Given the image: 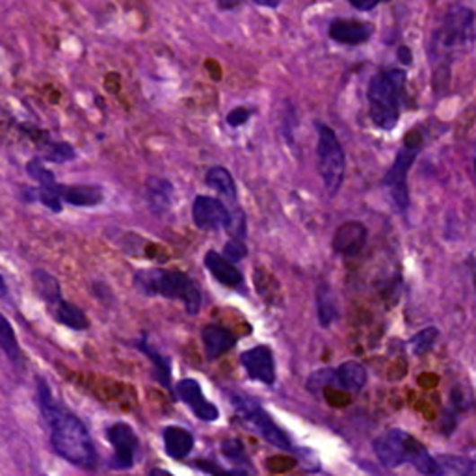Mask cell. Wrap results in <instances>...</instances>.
I'll return each instance as SVG.
<instances>
[{
    "mask_svg": "<svg viewBox=\"0 0 476 476\" xmlns=\"http://www.w3.org/2000/svg\"><path fill=\"white\" fill-rule=\"evenodd\" d=\"M375 453L378 460L389 469L411 463L420 474L443 476V467L437 460L432 458V454L427 451V446L404 430L394 428L382 434L375 441Z\"/></svg>",
    "mask_w": 476,
    "mask_h": 476,
    "instance_id": "obj_1",
    "label": "cell"
},
{
    "mask_svg": "<svg viewBox=\"0 0 476 476\" xmlns=\"http://www.w3.org/2000/svg\"><path fill=\"white\" fill-rule=\"evenodd\" d=\"M406 86L404 69H387L368 83L366 99L370 119L382 130H392L401 119V102Z\"/></svg>",
    "mask_w": 476,
    "mask_h": 476,
    "instance_id": "obj_2",
    "label": "cell"
},
{
    "mask_svg": "<svg viewBox=\"0 0 476 476\" xmlns=\"http://www.w3.org/2000/svg\"><path fill=\"white\" fill-rule=\"evenodd\" d=\"M48 427L50 443L64 460L83 469H93L97 465L95 446L81 419L62 410Z\"/></svg>",
    "mask_w": 476,
    "mask_h": 476,
    "instance_id": "obj_3",
    "label": "cell"
},
{
    "mask_svg": "<svg viewBox=\"0 0 476 476\" xmlns=\"http://www.w3.org/2000/svg\"><path fill=\"white\" fill-rule=\"evenodd\" d=\"M135 285L147 296L181 300L189 314H198L201 309V293L198 285L187 274L179 270H140L135 276Z\"/></svg>",
    "mask_w": 476,
    "mask_h": 476,
    "instance_id": "obj_4",
    "label": "cell"
},
{
    "mask_svg": "<svg viewBox=\"0 0 476 476\" xmlns=\"http://www.w3.org/2000/svg\"><path fill=\"white\" fill-rule=\"evenodd\" d=\"M474 41V12L467 6L448 10L432 38V50L439 58H453Z\"/></svg>",
    "mask_w": 476,
    "mask_h": 476,
    "instance_id": "obj_5",
    "label": "cell"
},
{
    "mask_svg": "<svg viewBox=\"0 0 476 476\" xmlns=\"http://www.w3.org/2000/svg\"><path fill=\"white\" fill-rule=\"evenodd\" d=\"M422 138L419 132H410L404 140V145L396 153V158L389 172L383 177V187L396 207V210H404L410 207V190H408V173L415 163L417 154L420 153Z\"/></svg>",
    "mask_w": 476,
    "mask_h": 476,
    "instance_id": "obj_6",
    "label": "cell"
},
{
    "mask_svg": "<svg viewBox=\"0 0 476 476\" xmlns=\"http://www.w3.org/2000/svg\"><path fill=\"white\" fill-rule=\"evenodd\" d=\"M319 172L324 181V189L330 196H337L342 179H345V151L339 144L333 128L328 125H319Z\"/></svg>",
    "mask_w": 476,
    "mask_h": 476,
    "instance_id": "obj_7",
    "label": "cell"
},
{
    "mask_svg": "<svg viewBox=\"0 0 476 476\" xmlns=\"http://www.w3.org/2000/svg\"><path fill=\"white\" fill-rule=\"evenodd\" d=\"M231 402L236 408V411L244 417L248 425L264 439L267 443L283 448V451H290V441L276 427V422L269 417V413L264 411L257 402L246 399L242 394H231Z\"/></svg>",
    "mask_w": 476,
    "mask_h": 476,
    "instance_id": "obj_8",
    "label": "cell"
},
{
    "mask_svg": "<svg viewBox=\"0 0 476 476\" xmlns=\"http://www.w3.org/2000/svg\"><path fill=\"white\" fill-rule=\"evenodd\" d=\"M192 218L199 229H208V231L229 227L231 224V213L227 210V207L220 199L208 196H198L194 199Z\"/></svg>",
    "mask_w": 476,
    "mask_h": 476,
    "instance_id": "obj_9",
    "label": "cell"
},
{
    "mask_svg": "<svg viewBox=\"0 0 476 476\" xmlns=\"http://www.w3.org/2000/svg\"><path fill=\"white\" fill-rule=\"evenodd\" d=\"M109 441L114 446V467L128 469L135 465L138 454V437L128 425L119 422L107 430Z\"/></svg>",
    "mask_w": 476,
    "mask_h": 476,
    "instance_id": "obj_10",
    "label": "cell"
},
{
    "mask_svg": "<svg viewBox=\"0 0 476 476\" xmlns=\"http://www.w3.org/2000/svg\"><path fill=\"white\" fill-rule=\"evenodd\" d=\"M241 363L251 380L260 382L264 385H272L276 382L274 356L269 347H257L242 352Z\"/></svg>",
    "mask_w": 476,
    "mask_h": 476,
    "instance_id": "obj_11",
    "label": "cell"
},
{
    "mask_svg": "<svg viewBox=\"0 0 476 476\" xmlns=\"http://www.w3.org/2000/svg\"><path fill=\"white\" fill-rule=\"evenodd\" d=\"M177 396L194 411L198 419L205 422H215L220 417L218 408L205 399L199 383L194 378H184L179 382Z\"/></svg>",
    "mask_w": 476,
    "mask_h": 476,
    "instance_id": "obj_12",
    "label": "cell"
},
{
    "mask_svg": "<svg viewBox=\"0 0 476 476\" xmlns=\"http://www.w3.org/2000/svg\"><path fill=\"white\" fill-rule=\"evenodd\" d=\"M330 38L342 45H363L366 43L375 34V26L370 22L363 21H352V19H335L330 24Z\"/></svg>",
    "mask_w": 476,
    "mask_h": 476,
    "instance_id": "obj_13",
    "label": "cell"
},
{
    "mask_svg": "<svg viewBox=\"0 0 476 476\" xmlns=\"http://www.w3.org/2000/svg\"><path fill=\"white\" fill-rule=\"evenodd\" d=\"M366 238L368 231L361 222H347L335 231L331 244L339 255L354 257L365 248Z\"/></svg>",
    "mask_w": 476,
    "mask_h": 476,
    "instance_id": "obj_14",
    "label": "cell"
},
{
    "mask_svg": "<svg viewBox=\"0 0 476 476\" xmlns=\"http://www.w3.org/2000/svg\"><path fill=\"white\" fill-rule=\"evenodd\" d=\"M205 267L222 285L229 288H238L242 285L241 270H238L225 255H220L216 251H208L205 255Z\"/></svg>",
    "mask_w": 476,
    "mask_h": 476,
    "instance_id": "obj_15",
    "label": "cell"
},
{
    "mask_svg": "<svg viewBox=\"0 0 476 476\" xmlns=\"http://www.w3.org/2000/svg\"><path fill=\"white\" fill-rule=\"evenodd\" d=\"M201 339L205 345V354L210 361L218 359L225 352H229L234 347V335L222 326H205L201 331Z\"/></svg>",
    "mask_w": 476,
    "mask_h": 476,
    "instance_id": "obj_16",
    "label": "cell"
},
{
    "mask_svg": "<svg viewBox=\"0 0 476 476\" xmlns=\"http://www.w3.org/2000/svg\"><path fill=\"white\" fill-rule=\"evenodd\" d=\"M145 194L149 208L154 215H164L170 210L173 201V187L172 182L161 177H149L145 184Z\"/></svg>",
    "mask_w": 476,
    "mask_h": 476,
    "instance_id": "obj_17",
    "label": "cell"
},
{
    "mask_svg": "<svg viewBox=\"0 0 476 476\" xmlns=\"http://www.w3.org/2000/svg\"><path fill=\"white\" fill-rule=\"evenodd\" d=\"M316 314L322 328H330L339 319V304L333 288L328 283L316 286Z\"/></svg>",
    "mask_w": 476,
    "mask_h": 476,
    "instance_id": "obj_18",
    "label": "cell"
},
{
    "mask_svg": "<svg viewBox=\"0 0 476 476\" xmlns=\"http://www.w3.org/2000/svg\"><path fill=\"white\" fill-rule=\"evenodd\" d=\"M163 437H164L166 453L175 460L187 458L194 448V437L190 432H187L184 428L168 427V428H164Z\"/></svg>",
    "mask_w": 476,
    "mask_h": 476,
    "instance_id": "obj_19",
    "label": "cell"
},
{
    "mask_svg": "<svg viewBox=\"0 0 476 476\" xmlns=\"http://www.w3.org/2000/svg\"><path fill=\"white\" fill-rule=\"evenodd\" d=\"M366 383V370L357 361H347L337 368V387L350 392L363 389Z\"/></svg>",
    "mask_w": 476,
    "mask_h": 476,
    "instance_id": "obj_20",
    "label": "cell"
},
{
    "mask_svg": "<svg viewBox=\"0 0 476 476\" xmlns=\"http://www.w3.org/2000/svg\"><path fill=\"white\" fill-rule=\"evenodd\" d=\"M60 198L75 207H93L102 201V192L97 187H84V184H78V187L60 184Z\"/></svg>",
    "mask_w": 476,
    "mask_h": 476,
    "instance_id": "obj_21",
    "label": "cell"
},
{
    "mask_svg": "<svg viewBox=\"0 0 476 476\" xmlns=\"http://www.w3.org/2000/svg\"><path fill=\"white\" fill-rule=\"evenodd\" d=\"M207 184L213 190H216L220 196H224L227 201L236 203V187H234V181L231 177V173L222 168V166H215L210 168L205 175Z\"/></svg>",
    "mask_w": 476,
    "mask_h": 476,
    "instance_id": "obj_22",
    "label": "cell"
},
{
    "mask_svg": "<svg viewBox=\"0 0 476 476\" xmlns=\"http://www.w3.org/2000/svg\"><path fill=\"white\" fill-rule=\"evenodd\" d=\"M52 313H55V319L71 328V330H86L88 328V319H86V314L78 309L76 305L69 304V302H64L60 300L57 305H52Z\"/></svg>",
    "mask_w": 476,
    "mask_h": 476,
    "instance_id": "obj_23",
    "label": "cell"
},
{
    "mask_svg": "<svg viewBox=\"0 0 476 476\" xmlns=\"http://www.w3.org/2000/svg\"><path fill=\"white\" fill-rule=\"evenodd\" d=\"M34 283H36V288L40 296L52 305H57L60 300H62V295H60V285L58 281L52 278L48 272H43V270H36L34 272Z\"/></svg>",
    "mask_w": 476,
    "mask_h": 476,
    "instance_id": "obj_24",
    "label": "cell"
},
{
    "mask_svg": "<svg viewBox=\"0 0 476 476\" xmlns=\"http://www.w3.org/2000/svg\"><path fill=\"white\" fill-rule=\"evenodd\" d=\"M138 348L153 361L154 365V376L158 380V383H163V385H170V375H172V370H170V361L166 357H163L161 354H156L147 342H138Z\"/></svg>",
    "mask_w": 476,
    "mask_h": 476,
    "instance_id": "obj_25",
    "label": "cell"
},
{
    "mask_svg": "<svg viewBox=\"0 0 476 476\" xmlns=\"http://www.w3.org/2000/svg\"><path fill=\"white\" fill-rule=\"evenodd\" d=\"M38 404H40V410H41V415L43 419L47 420V425H50L52 420H55L58 417V413L62 411L55 399H52V394H50V389L47 385V382L43 380H38Z\"/></svg>",
    "mask_w": 476,
    "mask_h": 476,
    "instance_id": "obj_26",
    "label": "cell"
},
{
    "mask_svg": "<svg viewBox=\"0 0 476 476\" xmlns=\"http://www.w3.org/2000/svg\"><path fill=\"white\" fill-rule=\"evenodd\" d=\"M439 337V331L437 328H425V330H420L417 335L411 337L410 340V347L413 350V354L417 356H422V354H427L434 348L436 345V340Z\"/></svg>",
    "mask_w": 476,
    "mask_h": 476,
    "instance_id": "obj_27",
    "label": "cell"
},
{
    "mask_svg": "<svg viewBox=\"0 0 476 476\" xmlns=\"http://www.w3.org/2000/svg\"><path fill=\"white\" fill-rule=\"evenodd\" d=\"M326 387H337V368H319L307 380V389L313 392H319Z\"/></svg>",
    "mask_w": 476,
    "mask_h": 476,
    "instance_id": "obj_28",
    "label": "cell"
},
{
    "mask_svg": "<svg viewBox=\"0 0 476 476\" xmlns=\"http://www.w3.org/2000/svg\"><path fill=\"white\" fill-rule=\"evenodd\" d=\"M26 170H29L31 177L40 184V189H58L55 175H52L48 170H45L40 161H31Z\"/></svg>",
    "mask_w": 476,
    "mask_h": 476,
    "instance_id": "obj_29",
    "label": "cell"
},
{
    "mask_svg": "<svg viewBox=\"0 0 476 476\" xmlns=\"http://www.w3.org/2000/svg\"><path fill=\"white\" fill-rule=\"evenodd\" d=\"M0 342H3V350L4 354L13 361L19 363L21 354H19V347H17V340L13 335V330L10 326V322L6 319H3V335H0Z\"/></svg>",
    "mask_w": 476,
    "mask_h": 476,
    "instance_id": "obj_30",
    "label": "cell"
},
{
    "mask_svg": "<svg viewBox=\"0 0 476 476\" xmlns=\"http://www.w3.org/2000/svg\"><path fill=\"white\" fill-rule=\"evenodd\" d=\"M45 158L47 161H52V163H67V161H73L75 158V149L64 142L62 144H50Z\"/></svg>",
    "mask_w": 476,
    "mask_h": 476,
    "instance_id": "obj_31",
    "label": "cell"
},
{
    "mask_svg": "<svg viewBox=\"0 0 476 476\" xmlns=\"http://www.w3.org/2000/svg\"><path fill=\"white\" fill-rule=\"evenodd\" d=\"M229 260H241L248 255V250L244 246V242L241 241V238H233V241H229L225 244V253H224Z\"/></svg>",
    "mask_w": 476,
    "mask_h": 476,
    "instance_id": "obj_32",
    "label": "cell"
},
{
    "mask_svg": "<svg viewBox=\"0 0 476 476\" xmlns=\"http://www.w3.org/2000/svg\"><path fill=\"white\" fill-rule=\"evenodd\" d=\"M199 467H203L205 472H208L210 476H250L248 471L242 469H220L215 463H199Z\"/></svg>",
    "mask_w": 476,
    "mask_h": 476,
    "instance_id": "obj_33",
    "label": "cell"
},
{
    "mask_svg": "<svg viewBox=\"0 0 476 476\" xmlns=\"http://www.w3.org/2000/svg\"><path fill=\"white\" fill-rule=\"evenodd\" d=\"M250 118H251V110H250V109L238 107V109H234V110H231V112L227 114V123H229L231 127H241V125H244Z\"/></svg>",
    "mask_w": 476,
    "mask_h": 476,
    "instance_id": "obj_34",
    "label": "cell"
},
{
    "mask_svg": "<svg viewBox=\"0 0 476 476\" xmlns=\"http://www.w3.org/2000/svg\"><path fill=\"white\" fill-rule=\"evenodd\" d=\"M439 425H441V432L445 436H451L454 432V428H456V415H454V411L453 410H443Z\"/></svg>",
    "mask_w": 476,
    "mask_h": 476,
    "instance_id": "obj_35",
    "label": "cell"
},
{
    "mask_svg": "<svg viewBox=\"0 0 476 476\" xmlns=\"http://www.w3.org/2000/svg\"><path fill=\"white\" fill-rule=\"evenodd\" d=\"M348 3L359 12H370V10H375L380 4L389 3V0H348Z\"/></svg>",
    "mask_w": 476,
    "mask_h": 476,
    "instance_id": "obj_36",
    "label": "cell"
},
{
    "mask_svg": "<svg viewBox=\"0 0 476 476\" xmlns=\"http://www.w3.org/2000/svg\"><path fill=\"white\" fill-rule=\"evenodd\" d=\"M453 404H454V410H465L469 406V394L463 392L462 389H454L453 391Z\"/></svg>",
    "mask_w": 476,
    "mask_h": 476,
    "instance_id": "obj_37",
    "label": "cell"
},
{
    "mask_svg": "<svg viewBox=\"0 0 476 476\" xmlns=\"http://www.w3.org/2000/svg\"><path fill=\"white\" fill-rule=\"evenodd\" d=\"M399 60L404 64V66H411V62H413V55H411V50L408 48V47H401L399 48Z\"/></svg>",
    "mask_w": 476,
    "mask_h": 476,
    "instance_id": "obj_38",
    "label": "cell"
},
{
    "mask_svg": "<svg viewBox=\"0 0 476 476\" xmlns=\"http://www.w3.org/2000/svg\"><path fill=\"white\" fill-rule=\"evenodd\" d=\"M251 3L262 8H278L281 4V0H251Z\"/></svg>",
    "mask_w": 476,
    "mask_h": 476,
    "instance_id": "obj_39",
    "label": "cell"
},
{
    "mask_svg": "<svg viewBox=\"0 0 476 476\" xmlns=\"http://www.w3.org/2000/svg\"><path fill=\"white\" fill-rule=\"evenodd\" d=\"M463 476H476V460L469 462V463L463 467Z\"/></svg>",
    "mask_w": 476,
    "mask_h": 476,
    "instance_id": "obj_40",
    "label": "cell"
},
{
    "mask_svg": "<svg viewBox=\"0 0 476 476\" xmlns=\"http://www.w3.org/2000/svg\"><path fill=\"white\" fill-rule=\"evenodd\" d=\"M469 269H471V274H472V283H474V286H476V257H472V259L469 260Z\"/></svg>",
    "mask_w": 476,
    "mask_h": 476,
    "instance_id": "obj_41",
    "label": "cell"
},
{
    "mask_svg": "<svg viewBox=\"0 0 476 476\" xmlns=\"http://www.w3.org/2000/svg\"><path fill=\"white\" fill-rule=\"evenodd\" d=\"M149 476H172V474L166 472V471H163V469H153Z\"/></svg>",
    "mask_w": 476,
    "mask_h": 476,
    "instance_id": "obj_42",
    "label": "cell"
},
{
    "mask_svg": "<svg viewBox=\"0 0 476 476\" xmlns=\"http://www.w3.org/2000/svg\"><path fill=\"white\" fill-rule=\"evenodd\" d=\"M233 3H236V0H233ZM222 6H225V0H222Z\"/></svg>",
    "mask_w": 476,
    "mask_h": 476,
    "instance_id": "obj_43",
    "label": "cell"
},
{
    "mask_svg": "<svg viewBox=\"0 0 476 476\" xmlns=\"http://www.w3.org/2000/svg\"><path fill=\"white\" fill-rule=\"evenodd\" d=\"M474 172H476V158H474Z\"/></svg>",
    "mask_w": 476,
    "mask_h": 476,
    "instance_id": "obj_44",
    "label": "cell"
}]
</instances>
